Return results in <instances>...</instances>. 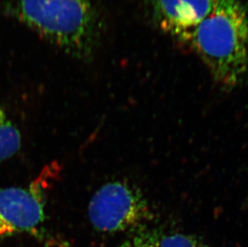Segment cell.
Instances as JSON below:
<instances>
[{
    "label": "cell",
    "instance_id": "1",
    "mask_svg": "<svg viewBox=\"0 0 248 247\" xmlns=\"http://www.w3.org/2000/svg\"><path fill=\"white\" fill-rule=\"evenodd\" d=\"M185 44L218 86L225 90L240 86L248 79V0H214L211 12Z\"/></svg>",
    "mask_w": 248,
    "mask_h": 247
},
{
    "label": "cell",
    "instance_id": "2",
    "mask_svg": "<svg viewBox=\"0 0 248 247\" xmlns=\"http://www.w3.org/2000/svg\"><path fill=\"white\" fill-rule=\"evenodd\" d=\"M11 15L75 58L86 61L98 40V17L90 0H9Z\"/></svg>",
    "mask_w": 248,
    "mask_h": 247
},
{
    "label": "cell",
    "instance_id": "3",
    "mask_svg": "<svg viewBox=\"0 0 248 247\" xmlns=\"http://www.w3.org/2000/svg\"><path fill=\"white\" fill-rule=\"evenodd\" d=\"M89 221L96 231L118 233L133 230L152 219V208L136 185L113 181L94 194L89 205Z\"/></svg>",
    "mask_w": 248,
    "mask_h": 247
},
{
    "label": "cell",
    "instance_id": "4",
    "mask_svg": "<svg viewBox=\"0 0 248 247\" xmlns=\"http://www.w3.org/2000/svg\"><path fill=\"white\" fill-rule=\"evenodd\" d=\"M46 171L28 187L0 189V237L33 233L45 220Z\"/></svg>",
    "mask_w": 248,
    "mask_h": 247
},
{
    "label": "cell",
    "instance_id": "5",
    "mask_svg": "<svg viewBox=\"0 0 248 247\" xmlns=\"http://www.w3.org/2000/svg\"><path fill=\"white\" fill-rule=\"evenodd\" d=\"M153 19L162 30L181 42L213 8L214 0H147Z\"/></svg>",
    "mask_w": 248,
    "mask_h": 247
},
{
    "label": "cell",
    "instance_id": "6",
    "mask_svg": "<svg viewBox=\"0 0 248 247\" xmlns=\"http://www.w3.org/2000/svg\"><path fill=\"white\" fill-rule=\"evenodd\" d=\"M21 144L20 132L0 107V162L14 156Z\"/></svg>",
    "mask_w": 248,
    "mask_h": 247
},
{
    "label": "cell",
    "instance_id": "7",
    "mask_svg": "<svg viewBox=\"0 0 248 247\" xmlns=\"http://www.w3.org/2000/svg\"><path fill=\"white\" fill-rule=\"evenodd\" d=\"M157 247H206L195 236L182 233L157 235Z\"/></svg>",
    "mask_w": 248,
    "mask_h": 247
},
{
    "label": "cell",
    "instance_id": "8",
    "mask_svg": "<svg viewBox=\"0 0 248 247\" xmlns=\"http://www.w3.org/2000/svg\"><path fill=\"white\" fill-rule=\"evenodd\" d=\"M120 247H157V234L141 232L124 242Z\"/></svg>",
    "mask_w": 248,
    "mask_h": 247
}]
</instances>
